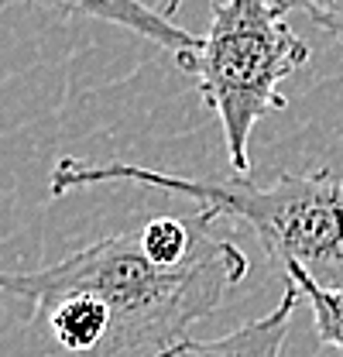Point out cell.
I'll use <instances>...</instances> for the list:
<instances>
[{
    "label": "cell",
    "instance_id": "obj_1",
    "mask_svg": "<svg viewBox=\"0 0 343 357\" xmlns=\"http://www.w3.org/2000/svg\"><path fill=\"white\" fill-rule=\"evenodd\" d=\"M251 271L247 255L234 241L206 237L192 261L158 268L141 234H114L38 271H0V296L31 310L55 296L83 292L114 316V357L134 351L162 354L185 340V330L223 303Z\"/></svg>",
    "mask_w": 343,
    "mask_h": 357
},
{
    "label": "cell",
    "instance_id": "obj_2",
    "mask_svg": "<svg viewBox=\"0 0 343 357\" xmlns=\"http://www.w3.org/2000/svg\"><path fill=\"white\" fill-rule=\"evenodd\" d=\"M103 182H137L155 185L172 196L196 199L203 217L241 220L254 230L261 248L278 265H302L305 271H340L343 268V178L319 165L312 172H282L271 185H257L254 178H185L158 169L130 165V162H83L62 158L48 192L66 196L73 189L103 185ZM319 278V275H316Z\"/></svg>",
    "mask_w": 343,
    "mask_h": 357
},
{
    "label": "cell",
    "instance_id": "obj_3",
    "mask_svg": "<svg viewBox=\"0 0 343 357\" xmlns=\"http://www.w3.org/2000/svg\"><path fill=\"white\" fill-rule=\"evenodd\" d=\"M285 14L278 0H220L199 45L175 59L216 114L230 169L244 178L257 121L285 110L278 83L309 62V45L285 24Z\"/></svg>",
    "mask_w": 343,
    "mask_h": 357
},
{
    "label": "cell",
    "instance_id": "obj_4",
    "mask_svg": "<svg viewBox=\"0 0 343 357\" xmlns=\"http://www.w3.org/2000/svg\"><path fill=\"white\" fill-rule=\"evenodd\" d=\"M3 3H31V7H45L55 14H79L93 21H107L114 28L134 31L137 38L158 45L172 59H182L199 45V35L178 28L172 17H165L162 10H151L141 0H0V7Z\"/></svg>",
    "mask_w": 343,
    "mask_h": 357
},
{
    "label": "cell",
    "instance_id": "obj_5",
    "mask_svg": "<svg viewBox=\"0 0 343 357\" xmlns=\"http://www.w3.org/2000/svg\"><path fill=\"white\" fill-rule=\"evenodd\" d=\"M299 289L285 278V296L278 299V306L264 316H257L251 323L216 337V340H182L162 354L151 357H278L285 347V337H289V323H292V312L299 306Z\"/></svg>",
    "mask_w": 343,
    "mask_h": 357
},
{
    "label": "cell",
    "instance_id": "obj_6",
    "mask_svg": "<svg viewBox=\"0 0 343 357\" xmlns=\"http://www.w3.org/2000/svg\"><path fill=\"white\" fill-rule=\"evenodd\" d=\"M285 278L299 289V296L309 303L312 310V323H316V340L323 347H333L343 354V289H330L323 285L312 271H305L302 265H285Z\"/></svg>",
    "mask_w": 343,
    "mask_h": 357
},
{
    "label": "cell",
    "instance_id": "obj_7",
    "mask_svg": "<svg viewBox=\"0 0 343 357\" xmlns=\"http://www.w3.org/2000/svg\"><path fill=\"white\" fill-rule=\"evenodd\" d=\"M285 10H302L309 14L326 35L343 42V0H278Z\"/></svg>",
    "mask_w": 343,
    "mask_h": 357
},
{
    "label": "cell",
    "instance_id": "obj_8",
    "mask_svg": "<svg viewBox=\"0 0 343 357\" xmlns=\"http://www.w3.org/2000/svg\"><path fill=\"white\" fill-rule=\"evenodd\" d=\"M178 7H182V0H165V3H162V14H165V17H175Z\"/></svg>",
    "mask_w": 343,
    "mask_h": 357
}]
</instances>
